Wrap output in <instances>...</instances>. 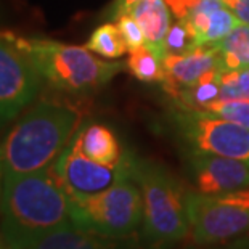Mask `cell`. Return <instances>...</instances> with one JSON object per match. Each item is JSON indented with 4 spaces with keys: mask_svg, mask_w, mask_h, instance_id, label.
<instances>
[{
    "mask_svg": "<svg viewBox=\"0 0 249 249\" xmlns=\"http://www.w3.org/2000/svg\"><path fill=\"white\" fill-rule=\"evenodd\" d=\"M116 21H118V28L124 37L129 52L146 45V39H145V34H143V29L140 28V24L137 23V19L132 17L129 12L118 17Z\"/></svg>",
    "mask_w": 249,
    "mask_h": 249,
    "instance_id": "cell-22",
    "label": "cell"
},
{
    "mask_svg": "<svg viewBox=\"0 0 249 249\" xmlns=\"http://www.w3.org/2000/svg\"><path fill=\"white\" fill-rule=\"evenodd\" d=\"M42 77L7 34L0 33V129L34 102Z\"/></svg>",
    "mask_w": 249,
    "mask_h": 249,
    "instance_id": "cell-8",
    "label": "cell"
},
{
    "mask_svg": "<svg viewBox=\"0 0 249 249\" xmlns=\"http://www.w3.org/2000/svg\"><path fill=\"white\" fill-rule=\"evenodd\" d=\"M71 222L107 236L135 235L143 224L140 187L130 176L97 195L71 199Z\"/></svg>",
    "mask_w": 249,
    "mask_h": 249,
    "instance_id": "cell-5",
    "label": "cell"
},
{
    "mask_svg": "<svg viewBox=\"0 0 249 249\" xmlns=\"http://www.w3.org/2000/svg\"><path fill=\"white\" fill-rule=\"evenodd\" d=\"M0 249H10L8 245H7V241H5L3 235H2V231H0Z\"/></svg>",
    "mask_w": 249,
    "mask_h": 249,
    "instance_id": "cell-29",
    "label": "cell"
},
{
    "mask_svg": "<svg viewBox=\"0 0 249 249\" xmlns=\"http://www.w3.org/2000/svg\"><path fill=\"white\" fill-rule=\"evenodd\" d=\"M235 77L241 98H249V68L235 70Z\"/></svg>",
    "mask_w": 249,
    "mask_h": 249,
    "instance_id": "cell-26",
    "label": "cell"
},
{
    "mask_svg": "<svg viewBox=\"0 0 249 249\" xmlns=\"http://www.w3.org/2000/svg\"><path fill=\"white\" fill-rule=\"evenodd\" d=\"M0 231L10 249H26L40 238L71 225V198L53 167L5 177Z\"/></svg>",
    "mask_w": 249,
    "mask_h": 249,
    "instance_id": "cell-1",
    "label": "cell"
},
{
    "mask_svg": "<svg viewBox=\"0 0 249 249\" xmlns=\"http://www.w3.org/2000/svg\"><path fill=\"white\" fill-rule=\"evenodd\" d=\"M81 107L44 98L34 103L0 143L5 177L49 169L82 124Z\"/></svg>",
    "mask_w": 249,
    "mask_h": 249,
    "instance_id": "cell-2",
    "label": "cell"
},
{
    "mask_svg": "<svg viewBox=\"0 0 249 249\" xmlns=\"http://www.w3.org/2000/svg\"><path fill=\"white\" fill-rule=\"evenodd\" d=\"M145 34L146 45L164 60L166 58V36L171 28V13L164 0H140L129 8Z\"/></svg>",
    "mask_w": 249,
    "mask_h": 249,
    "instance_id": "cell-15",
    "label": "cell"
},
{
    "mask_svg": "<svg viewBox=\"0 0 249 249\" xmlns=\"http://www.w3.org/2000/svg\"><path fill=\"white\" fill-rule=\"evenodd\" d=\"M198 45H208L224 39L240 24V19L224 3V0H199V3L183 18Z\"/></svg>",
    "mask_w": 249,
    "mask_h": 249,
    "instance_id": "cell-13",
    "label": "cell"
},
{
    "mask_svg": "<svg viewBox=\"0 0 249 249\" xmlns=\"http://www.w3.org/2000/svg\"><path fill=\"white\" fill-rule=\"evenodd\" d=\"M132 156L134 155L125 153L119 164L107 166L89 160L68 145L52 167L70 198L79 199L97 195L113 187L119 180L130 177Z\"/></svg>",
    "mask_w": 249,
    "mask_h": 249,
    "instance_id": "cell-9",
    "label": "cell"
},
{
    "mask_svg": "<svg viewBox=\"0 0 249 249\" xmlns=\"http://www.w3.org/2000/svg\"><path fill=\"white\" fill-rule=\"evenodd\" d=\"M224 70L249 68V26L240 23L229 36L214 42Z\"/></svg>",
    "mask_w": 249,
    "mask_h": 249,
    "instance_id": "cell-17",
    "label": "cell"
},
{
    "mask_svg": "<svg viewBox=\"0 0 249 249\" xmlns=\"http://www.w3.org/2000/svg\"><path fill=\"white\" fill-rule=\"evenodd\" d=\"M164 2L172 10V13L176 15L177 19H183L199 3V0H164Z\"/></svg>",
    "mask_w": 249,
    "mask_h": 249,
    "instance_id": "cell-23",
    "label": "cell"
},
{
    "mask_svg": "<svg viewBox=\"0 0 249 249\" xmlns=\"http://www.w3.org/2000/svg\"><path fill=\"white\" fill-rule=\"evenodd\" d=\"M70 146L74 151L89 158V160L100 164H107V166L119 164L125 155L114 130L100 123H92L79 127Z\"/></svg>",
    "mask_w": 249,
    "mask_h": 249,
    "instance_id": "cell-14",
    "label": "cell"
},
{
    "mask_svg": "<svg viewBox=\"0 0 249 249\" xmlns=\"http://www.w3.org/2000/svg\"><path fill=\"white\" fill-rule=\"evenodd\" d=\"M196 47H198V44H196L192 33H190L188 24L185 23V19H177V23L171 24L166 36V44H164L166 56L183 55L187 52L196 49Z\"/></svg>",
    "mask_w": 249,
    "mask_h": 249,
    "instance_id": "cell-20",
    "label": "cell"
},
{
    "mask_svg": "<svg viewBox=\"0 0 249 249\" xmlns=\"http://www.w3.org/2000/svg\"><path fill=\"white\" fill-rule=\"evenodd\" d=\"M137 2H140V0H116V2L113 3V7H111V10H109V17L111 18H118V17H121L123 13H127L129 12V8L132 7L134 3H137Z\"/></svg>",
    "mask_w": 249,
    "mask_h": 249,
    "instance_id": "cell-27",
    "label": "cell"
},
{
    "mask_svg": "<svg viewBox=\"0 0 249 249\" xmlns=\"http://www.w3.org/2000/svg\"><path fill=\"white\" fill-rule=\"evenodd\" d=\"M171 123L190 153H204L249 162V129L204 109L180 108Z\"/></svg>",
    "mask_w": 249,
    "mask_h": 249,
    "instance_id": "cell-7",
    "label": "cell"
},
{
    "mask_svg": "<svg viewBox=\"0 0 249 249\" xmlns=\"http://www.w3.org/2000/svg\"><path fill=\"white\" fill-rule=\"evenodd\" d=\"M204 111H211L215 116H220L227 121H231V123L249 129V98L215 102L209 105Z\"/></svg>",
    "mask_w": 249,
    "mask_h": 249,
    "instance_id": "cell-21",
    "label": "cell"
},
{
    "mask_svg": "<svg viewBox=\"0 0 249 249\" xmlns=\"http://www.w3.org/2000/svg\"><path fill=\"white\" fill-rule=\"evenodd\" d=\"M187 161L198 193L224 195L249 188V162L190 151Z\"/></svg>",
    "mask_w": 249,
    "mask_h": 249,
    "instance_id": "cell-10",
    "label": "cell"
},
{
    "mask_svg": "<svg viewBox=\"0 0 249 249\" xmlns=\"http://www.w3.org/2000/svg\"><path fill=\"white\" fill-rule=\"evenodd\" d=\"M198 249H249V231L245 235L235 238V240H230L227 243H222V245H215V246H206V248H199L195 246Z\"/></svg>",
    "mask_w": 249,
    "mask_h": 249,
    "instance_id": "cell-25",
    "label": "cell"
},
{
    "mask_svg": "<svg viewBox=\"0 0 249 249\" xmlns=\"http://www.w3.org/2000/svg\"><path fill=\"white\" fill-rule=\"evenodd\" d=\"M26 249H148L139 236H107L82 230L76 225H66L50 235L40 238Z\"/></svg>",
    "mask_w": 249,
    "mask_h": 249,
    "instance_id": "cell-12",
    "label": "cell"
},
{
    "mask_svg": "<svg viewBox=\"0 0 249 249\" xmlns=\"http://www.w3.org/2000/svg\"><path fill=\"white\" fill-rule=\"evenodd\" d=\"M164 79L162 89L177 97L183 89L192 87L208 72L222 68L220 55L214 44L198 45L183 55H167L162 60Z\"/></svg>",
    "mask_w": 249,
    "mask_h": 249,
    "instance_id": "cell-11",
    "label": "cell"
},
{
    "mask_svg": "<svg viewBox=\"0 0 249 249\" xmlns=\"http://www.w3.org/2000/svg\"><path fill=\"white\" fill-rule=\"evenodd\" d=\"M132 178L143 198V243L148 249H169L190 235L187 196L182 183L155 161L132 156Z\"/></svg>",
    "mask_w": 249,
    "mask_h": 249,
    "instance_id": "cell-4",
    "label": "cell"
},
{
    "mask_svg": "<svg viewBox=\"0 0 249 249\" xmlns=\"http://www.w3.org/2000/svg\"><path fill=\"white\" fill-rule=\"evenodd\" d=\"M224 68L214 70L203 76L192 87L183 89L177 97H174V103L180 108L190 109H206L209 105L219 102L220 95V71Z\"/></svg>",
    "mask_w": 249,
    "mask_h": 249,
    "instance_id": "cell-16",
    "label": "cell"
},
{
    "mask_svg": "<svg viewBox=\"0 0 249 249\" xmlns=\"http://www.w3.org/2000/svg\"><path fill=\"white\" fill-rule=\"evenodd\" d=\"M187 208L193 246L222 245L249 231V188L224 195L188 193Z\"/></svg>",
    "mask_w": 249,
    "mask_h": 249,
    "instance_id": "cell-6",
    "label": "cell"
},
{
    "mask_svg": "<svg viewBox=\"0 0 249 249\" xmlns=\"http://www.w3.org/2000/svg\"><path fill=\"white\" fill-rule=\"evenodd\" d=\"M5 34L26 55L42 81L61 92L76 95L92 93L107 86L125 68L123 63L102 60L86 45H70L12 33Z\"/></svg>",
    "mask_w": 249,
    "mask_h": 249,
    "instance_id": "cell-3",
    "label": "cell"
},
{
    "mask_svg": "<svg viewBox=\"0 0 249 249\" xmlns=\"http://www.w3.org/2000/svg\"><path fill=\"white\" fill-rule=\"evenodd\" d=\"M86 47L90 52H93L95 55H100L107 58V60H118V58L124 56L129 52L118 24L113 23L100 24L90 34Z\"/></svg>",
    "mask_w": 249,
    "mask_h": 249,
    "instance_id": "cell-18",
    "label": "cell"
},
{
    "mask_svg": "<svg viewBox=\"0 0 249 249\" xmlns=\"http://www.w3.org/2000/svg\"><path fill=\"white\" fill-rule=\"evenodd\" d=\"M224 3L235 13L240 23L249 26V0H224Z\"/></svg>",
    "mask_w": 249,
    "mask_h": 249,
    "instance_id": "cell-24",
    "label": "cell"
},
{
    "mask_svg": "<svg viewBox=\"0 0 249 249\" xmlns=\"http://www.w3.org/2000/svg\"><path fill=\"white\" fill-rule=\"evenodd\" d=\"M3 182H5V171H3L2 150H0V199H2V193H3Z\"/></svg>",
    "mask_w": 249,
    "mask_h": 249,
    "instance_id": "cell-28",
    "label": "cell"
},
{
    "mask_svg": "<svg viewBox=\"0 0 249 249\" xmlns=\"http://www.w3.org/2000/svg\"><path fill=\"white\" fill-rule=\"evenodd\" d=\"M125 66L129 68L132 76L142 82H146V84L162 82V79H164L162 60L148 45L130 50L129 60H127Z\"/></svg>",
    "mask_w": 249,
    "mask_h": 249,
    "instance_id": "cell-19",
    "label": "cell"
}]
</instances>
